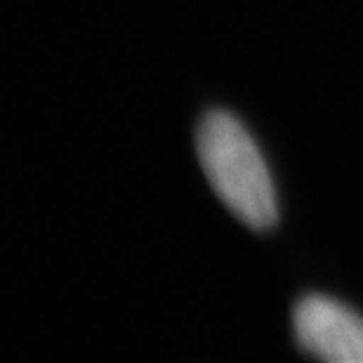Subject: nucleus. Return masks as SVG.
<instances>
[{"instance_id": "f257e3e1", "label": "nucleus", "mask_w": 363, "mask_h": 363, "mask_svg": "<svg viewBox=\"0 0 363 363\" xmlns=\"http://www.w3.org/2000/svg\"><path fill=\"white\" fill-rule=\"evenodd\" d=\"M196 147L203 172L224 206L252 229L274 227L279 206L269 170L241 123L224 111L208 113L199 125Z\"/></svg>"}, {"instance_id": "f03ea898", "label": "nucleus", "mask_w": 363, "mask_h": 363, "mask_svg": "<svg viewBox=\"0 0 363 363\" xmlns=\"http://www.w3.org/2000/svg\"><path fill=\"white\" fill-rule=\"evenodd\" d=\"M295 335L302 350L333 363H363V318L342 304L311 295L295 307Z\"/></svg>"}]
</instances>
